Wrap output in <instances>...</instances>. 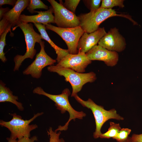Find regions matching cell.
Wrapping results in <instances>:
<instances>
[{"label": "cell", "mask_w": 142, "mask_h": 142, "mask_svg": "<svg viewBox=\"0 0 142 142\" xmlns=\"http://www.w3.org/2000/svg\"><path fill=\"white\" fill-rule=\"evenodd\" d=\"M124 142H133L131 140L130 137H129L127 140Z\"/></svg>", "instance_id": "cell-31"}, {"label": "cell", "mask_w": 142, "mask_h": 142, "mask_svg": "<svg viewBox=\"0 0 142 142\" xmlns=\"http://www.w3.org/2000/svg\"><path fill=\"white\" fill-rule=\"evenodd\" d=\"M45 27L46 29L54 32L62 38L67 45L69 54H78V42L85 32L80 26L64 28L56 27L49 23L45 25Z\"/></svg>", "instance_id": "cell-7"}, {"label": "cell", "mask_w": 142, "mask_h": 142, "mask_svg": "<svg viewBox=\"0 0 142 142\" xmlns=\"http://www.w3.org/2000/svg\"><path fill=\"white\" fill-rule=\"evenodd\" d=\"M106 33L104 27L99 28L96 31L90 33L85 32L78 42L77 46L78 53H86L87 52L97 45Z\"/></svg>", "instance_id": "cell-14"}, {"label": "cell", "mask_w": 142, "mask_h": 142, "mask_svg": "<svg viewBox=\"0 0 142 142\" xmlns=\"http://www.w3.org/2000/svg\"><path fill=\"white\" fill-rule=\"evenodd\" d=\"M38 140L37 137L36 136H34L31 138H29L23 137L21 138L18 139V142H34Z\"/></svg>", "instance_id": "cell-26"}, {"label": "cell", "mask_w": 142, "mask_h": 142, "mask_svg": "<svg viewBox=\"0 0 142 142\" xmlns=\"http://www.w3.org/2000/svg\"><path fill=\"white\" fill-rule=\"evenodd\" d=\"M124 17L131 21L134 25H138L131 16L128 14H118L112 9H105L100 8L97 10L82 14L78 16L80 22V26L85 32L90 33L96 31L99 25L107 19L113 17Z\"/></svg>", "instance_id": "cell-2"}, {"label": "cell", "mask_w": 142, "mask_h": 142, "mask_svg": "<svg viewBox=\"0 0 142 142\" xmlns=\"http://www.w3.org/2000/svg\"><path fill=\"white\" fill-rule=\"evenodd\" d=\"M91 63L92 61L88 59L85 53H69L56 65L70 68L78 73H83L85 71V69L88 65Z\"/></svg>", "instance_id": "cell-12"}, {"label": "cell", "mask_w": 142, "mask_h": 142, "mask_svg": "<svg viewBox=\"0 0 142 142\" xmlns=\"http://www.w3.org/2000/svg\"><path fill=\"white\" fill-rule=\"evenodd\" d=\"M18 27L21 29L24 34L26 45V50L23 55L17 54L14 57V71L19 70L22 63L25 59L33 58L36 52V50L34 48L35 44L37 42L39 43L42 41L40 34L34 31L32 24L18 22L17 26L13 28V30Z\"/></svg>", "instance_id": "cell-5"}, {"label": "cell", "mask_w": 142, "mask_h": 142, "mask_svg": "<svg viewBox=\"0 0 142 142\" xmlns=\"http://www.w3.org/2000/svg\"><path fill=\"white\" fill-rule=\"evenodd\" d=\"M47 133L49 138V142H65L63 138H60L61 134L60 131L57 133L55 130L53 131L52 127H50Z\"/></svg>", "instance_id": "cell-23"}, {"label": "cell", "mask_w": 142, "mask_h": 142, "mask_svg": "<svg viewBox=\"0 0 142 142\" xmlns=\"http://www.w3.org/2000/svg\"><path fill=\"white\" fill-rule=\"evenodd\" d=\"M17 96L13 95L12 92L6 86V84L1 80L0 82V102H10L15 105L19 110L22 111L24 108L22 104L17 100Z\"/></svg>", "instance_id": "cell-17"}, {"label": "cell", "mask_w": 142, "mask_h": 142, "mask_svg": "<svg viewBox=\"0 0 142 142\" xmlns=\"http://www.w3.org/2000/svg\"><path fill=\"white\" fill-rule=\"evenodd\" d=\"M124 0H102L100 8L105 9H112L118 6L121 8L124 7Z\"/></svg>", "instance_id": "cell-19"}, {"label": "cell", "mask_w": 142, "mask_h": 142, "mask_svg": "<svg viewBox=\"0 0 142 142\" xmlns=\"http://www.w3.org/2000/svg\"><path fill=\"white\" fill-rule=\"evenodd\" d=\"M130 138L133 142H142V134H133L130 137Z\"/></svg>", "instance_id": "cell-28"}, {"label": "cell", "mask_w": 142, "mask_h": 142, "mask_svg": "<svg viewBox=\"0 0 142 142\" xmlns=\"http://www.w3.org/2000/svg\"><path fill=\"white\" fill-rule=\"evenodd\" d=\"M9 32L11 33V29H8L0 36V59L3 63H5L7 60L3 50L5 46L6 45V37L7 34Z\"/></svg>", "instance_id": "cell-21"}, {"label": "cell", "mask_w": 142, "mask_h": 142, "mask_svg": "<svg viewBox=\"0 0 142 142\" xmlns=\"http://www.w3.org/2000/svg\"><path fill=\"white\" fill-rule=\"evenodd\" d=\"M41 8L48 9V7L40 0H30L27 7V9L31 13H35L34 10L36 9Z\"/></svg>", "instance_id": "cell-20"}, {"label": "cell", "mask_w": 142, "mask_h": 142, "mask_svg": "<svg viewBox=\"0 0 142 142\" xmlns=\"http://www.w3.org/2000/svg\"><path fill=\"white\" fill-rule=\"evenodd\" d=\"M131 131V130L128 128H121L116 136L113 139L118 142H124L128 139Z\"/></svg>", "instance_id": "cell-22"}, {"label": "cell", "mask_w": 142, "mask_h": 142, "mask_svg": "<svg viewBox=\"0 0 142 142\" xmlns=\"http://www.w3.org/2000/svg\"><path fill=\"white\" fill-rule=\"evenodd\" d=\"M40 50L36 55L35 60L23 72L24 75H31L33 78L38 79L42 74V69L48 65H54L57 61L49 56L44 50V42L39 43Z\"/></svg>", "instance_id": "cell-9"}, {"label": "cell", "mask_w": 142, "mask_h": 142, "mask_svg": "<svg viewBox=\"0 0 142 142\" xmlns=\"http://www.w3.org/2000/svg\"><path fill=\"white\" fill-rule=\"evenodd\" d=\"M33 93L45 96L53 101L55 103L57 109L60 110L62 114L67 111L69 117L68 120L63 126L59 125L55 131H66L68 128L69 124L72 120H75L76 119H82L86 116V113L83 111H78L74 109L71 106L68 100V97L70 94L69 89L66 88L62 92L61 94L58 95H53L45 92L40 87L35 88L33 90Z\"/></svg>", "instance_id": "cell-1"}, {"label": "cell", "mask_w": 142, "mask_h": 142, "mask_svg": "<svg viewBox=\"0 0 142 142\" xmlns=\"http://www.w3.org/2000/svg\"><path fill=\"white\" fill-rule=\"evenodd\" d=\"M17 1L16 0H0V7H2V5L4 4H8L13 7L15 5Z\"/></svg>", "instance_id": "cell-27"}, {"label": "cell", "mask_w": 142, "mask_h": 142, "mask_svg": "<svg viewBox=\"0 0 142 142\" xmlns=\"http://www.w3.org/2000/svg\"><path fill=\"white\" fill-rule=\"evenodd\" d=\"M35 12L37 13L38 14L32 16L21 14L19 22L26 23L29 22L40 23L45 25L51 23H55L54 16L53 14V10L51 6L47 11H35Z\"/></svg>", "instance_id": "cell-15"}, {"label": "cell", "mask_w": 142, "mask_h": 142, "mask_svg": "<svg viewBox=\"0 0 142 142\" xmlns=\"http://www.w3.org/2000/svg\"><path fill=\"white\" fill-rule=\"evenodd\" d=\"M102 1L101 0H90L87 1L90 11H94L100 7Z\"/></svg>", "instance_id": "cell-25"}, {"label": "cell", "mask_w": 142, "mask_h": 142, "mask_svg": "<svg viewBox=\"0 0 142 142\" xmlns=\"http://www.w3.org/2000/svg\"><path fill=\"white\" fill-rule=\"evenodd\" d=\"M98 45L109 50L120 52L125 50L126 44L124 37L115 27L110 29L100 40Z\"/></svg>", "instance_id": "cell-10"}, {"label": "cell", "mask_w": 142, "mask_h": 142, "mask_svg": "<svg viewBox=\"0 0 142 142\" xmlns=\"http://www.w3.org/2000/svg\"><path fill=\"white\" fill-rule=\"evenodd\" d=\"M34 24L40 33L42 39L46 40L54 49L57 54L56 60L57 63L69 53L68 49H64L59 47L51 40L46 31L45 25L40 23H34Z\"/></svg>", "instance_id": "cell-16"}, {"label": "cell", "mask_w": 142, "mask_h": 142, "mask_svg": "<svg viewBox=\"0 0 142 142\" xmlns=\"http://www.w3.org/2000/svg\"><path fill=\"white\" fill-rule=\"evenodd\" d=\"M77 101L83 106L90 109L95 118L96 129L93 136L95 139L99 138L102 133L101 129L104 124L109 119H114L117 120H123L124 118L118 114L114 109L107 110L101 105H98L90 98L85 101L79 97L77 94L74 97Z\"/></svg>", "instance_id": "cell-4"}, {"label": "cell", "mask_w": 142, "mask_h": 142, "mask_svg": "<svg viewBox=\"0 0 142 142\" xmlns=\"http://www.w3.org/2000/svg\"><path fill=\"white\" fill-rule=\"evenodd\" d=\"M52 7L54 14V22L58 27L72 28L80 26L78 17L65 8L60 2L48 0Z\"/></svg>", "instance_id": "cell-8"}, {"label": "cell", "mask_w": 142, "mask_h": 142, "mask_svg": "<svg viewBox=\"0 0 142 142\" xmlns=\"http://www.w3.org/2000/svg\"><path fill=\"white\" fill-rule=\"evenodd\" d=\"M110 126L108 131L104 133H102L99 138L102 139H113L116 137L121 128L119 123L110 122Z\"/></svg>", "instance_id": "cell-18"}, {"label": "cell", "mask_w": 142, "mask_h": 142, "mask_svg": "<svg viewBox=\"0 0 142 142\" xmlns=\"http://www.w3.org/2000/svg\"><path fill=\"white\" fill-rule=\"evenodd\" d=\"M11 9L8 7L3 8L0 7V19L1 20L5 14Z\"/></svg>", "instance_id": "cell-29"}, {"label": "cell", "mask_w": 142, "mask_h": 142, "mask_svg": "<svg viewBox=\"0 0 142 142\" xmlns=\"http://www.w3.org/2000/svg\"><path fill=\"white\" fill-rule=\"evenodd\" d=\"M29 0H17L15 6L3 17L0 21V36L8 29L15 27L22 12L27 7Z\"/></svg>", "instance_id": "cell-11"}, {"label": "cell", "mask_w": 142, "mask_h": 142, "mask_svg": "<svg viewBox=\"0 0 142 142\" xmlns=\"http://www.w3.org/2000/svg\"><path fill=\"white\" fill-rule=\"evenodd\" d=\"M8 142H18V140L16 139L12 138L11 137L7 138Z\"/></svg>", "instance_id": "cell-30"}, {"label": "cell", "mask_w": 142, "mask_h": 142, "mask_svg": "<svg viewBox=\"0 0 142 142\" xmlns=\"http://www.w3.org/2000/svg\"><path fill=\"white\" fill-rule=\"evenodd\" d=\"M85 54L89 60L103 61L109 67L115 66L119 60L118 52L109 50L99 45L94 47Z\"/></svg>", "instance_id": "cell-13"}, {"label": "cell", "mask_w": 142, "mask_h": 142, "mask_svg": "<svg viewBox=\"0 0 142 142\" xmlns=\"http://www.w3.org/2000/svg\"><path fill=\"white\" fill-rule=\"evenodd\" d=\"M47 70L50 72L56 73L63 76L65 80L70 83L72 88L71 97H74L77 94L84 84L88 82H93L97 79L96 74L92 72L87 73H78L70 68L54 65L48 67Z\"/></svg>", "instance_id": "cell-3"}, {"label": "cell", "mask_w": 142, "mask_h": 142, "mask_svg": "<svg viewBox=\"0 0 142 142\" xmlns=\"http://www.w3.org/2000/svg\"><path fill=\"white\" fill-rule=\"evenodd\" d=\"M80 1L79 0H65L63 5L67 9L75 14L76 9Z\"/></svg>", "instance_id": "cell-24"}, {"label": "cell", "mask_w": 142, "mask_h": 142, "mask_svg": "<svg viewBox=\"0 0 142 142\" xmlns=\"http://www.w3.org/2000/svg\"><path fill=\"white\" fill-rule=\"evenodd\" d=\"M43 114V112L35 114L33 117L28 120H24L21 116L16 113L11 114L12 119L10 121H6L2 120L0 121L1 126L8 129L11 133L10 137L16 139L23 137L30 138L31 132L38 128L36 124L29 125V124L36 118Z\"/></svg>", "instance_id": "cell-6"}]
</instances>
